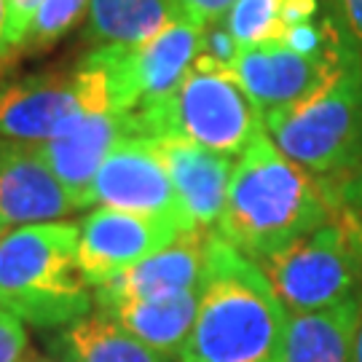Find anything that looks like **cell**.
Here are the masks:
<instances>
[{
  "label": "cell",
  "instance_id": "6da1fadb",
  "mask_svg": "<svg viewBox=\"0 0 362 362\" xmlns=\"http://www.w3.org/2000/svg\"><path fill=\"white\" fill-rule=\"evenodd\" d=\"M336 212V191L290 161L263 132L236 158L215 231L258 260L320 228Z\"/></svg>",
  "mask_w": 362,
  "mask_h": 362
},
{
  "label": "cell",
  "instance_id": "7a4b0ae2",
  "mask_svg": "<svg viewBox=\"0 0 362 362\" xmlns=\"http://www.w3.org/2000/svg\"><path fill=\"white\" fill-rule=\"evenodd\" d=\"M290 314L258 263L209 231L207 274L182 362H279Z\"/></svg>",
  "mask_w": 362,
  "mask_h": 362
},
{
  "label": "cell",
  "instance_id": "3957f363",
  "mask_svg": "<svg viewBox=\"0 0 362 362\" xmlns=\"http://www.w3.org/2000/svg\"><path fill=\"white\" fill-rule=\"evenodd\" d=\"M78 269V226L38 223L0 236V309L35 327H65L91 311Z\"/></svg>",
  "mask_w": 362,
  "mask_h": 362
},
{
  "label": "cell",
  "instance_id": "277c9868",
  "mask_svg": "<svg viewBox=\"0 0 362 362\" xmlns=\"http://www.w3.org/2000/svg\"><path fill=\"white\" fill-rule=\"evenodd\" d=\"M279 153L317 177H349L362 167V52L322 86L263 118Z\"/></svg>",
  "mask_w": 362,
  "mask_h": 362
},
{
  "label": "cell",
  "instance_id": "5b68a950",
  "mask_svg": "<svg viewBox=\"0 0 362 362\" xmlns=\"http://www.w3.org/2000/svg\"><path fill=\"white\" fill-rule=\"evenodd\" d=\"M137 137H180L226 156H242L263 134V116L233 78L231 67L196 57L188 76L169 97L140 105Z\"/></svg>",
  "mask_w": 362,
  "mask_h": 362
},
{
  "label": "cell",
  "instance_id": "8992f818",
  "mask_svg": "<svg viewBox=\"0 0 362 362\" xmlns=\"http://www.w3.org/2000/svg\"><path fill=\"white\" fill-rule=\"evenodd\" d=\"M287 314H311L362 293V239L341 212L255 260Z\"/></svg>",
  "mask_w": 362,
  "mask_h": 362
},
{
  "label": "cell",
  "instance_id": "52a82bcc",
  "mask_svg": "<svg viewBox=\"0 0 362 362\" xmlns=\"http://www.w3.org/2000/svg\"><path fill=\"white\" fill-rule=\"evenodd\" d=\"M81 91H83V110L78 113L65 129L52 140L40 143V156L49 161L54 175L65 185L78 209L91 207V185L103 167L105 156L121 140L137 137L134 113L116 110L103 81L89 70H76Z\"/></svg>",
  "mask_w": 362,
  "mask_h": 362
},
{
  "label": "cell",
  "instance_id": "ba28073f",
  "mask_svg": "<svg viewBox=\"0 0 362 362\" xmlns=\"http://www.w3.org/2000/svg\"><path fill=\"white\" fill-rule=\"evenodd\" d=\"M91 204L169 220L185 233L199 231L172 185L158 148L148 137H127L105 156L91 185Z\"/></svg>",
  "mask_w": 362,
  "mask_h": 362
},
{
  "label": "cell",
  "instance_id": "9c48e42d",
  "mask_svg": "<svg viewBox=\"0 0 362 362\" xmlns=\"http://www.w3.org/2000/svg\"><path fill=\"white\" fill-rule=\"evenodd\" d=\"M180 233L185 231L169 220L97 207L78 226V269L94 290L172 245Z\"/></svg>",
  "mask_w": 362,
  "mask_h": 362
},
{
  "label": "cell",
  "instance_id": "30bf717a",
  "mask_svg": "<svg viewBox=\"0 0 362 362\" xmlns=\"http://www.w3.org/2000/svg\"><path fill=\"white\" fill-rule=\"evenodd\" d=\"M357 52H351L349 57H354ZM349 57L344 59L306 57V54L293 52L285 40L269 38L242 46L236 52L231 73L250 97V103L266 118L274 110H282L287 105L303 100L317 86H322Z\"/></svg>",
  "mask_w": 362,
  "mask_h": 362
},
{
  "label": "cell",
  "instance_id": "8fae6325",
  "mask_svg": "<svg viewBox=\"0 0 362 362\" xmlns=\"http://www.w3.org/2000/svg\"><path fill=\"white\" fill-rule=\"evenodd\" d=\"M83 110L76 73H38L0 83V137L40 145Z\"/></svg>",
  "mask_w": 362,
  "mask_h": 362
},
{
  "label": "cell",
  "instance_id": "7c38bea8",
  "mask_svg": "<svg viewBox=\"0 0 362 362\" xmlns=\"http://www.w3.org/2000/svg\"><path fill=\"white\" fill-rule=\"evenodd\" d=\"M76 209L38 145L0 137V220L8 228L59 223Z\"/></svg>",
  "mask_w": 362,
  "mask_h": 362
},
{
  "label": "cell",
  "instance_id": "4fadbf2b",
  "mask_svg": "<svg viewBox=\"0 0 362 362\" xmlns=\"http://www.w3.org/2000/svg\"><path fill=\"white\" fill-rule=\"evenodd\" d=\"M207 242L209 231L180 233L172 245L140 260L127 272L110 276L94 287L97 309L127 303V300H151V298L175 296L199 287L207 274Z\"/></svg>",
  "mask_w": 362,
  "mask_h": 362
},
{
  "label": "cell",
  "instance_id": "5bb4252c",
  "mask_svg": "<svg viewBox=\"0 0 362 362\" xmlns=\"http://www.w3.org/2000/svg\"><path fill=\"white\" fill-rule=\"evenodd\" d=\"M153 143L167 164L172 185L191 223L202 231H215L228 199L236 164L233 156L215 153L202 145L185 143L180 137H158Z\"/></svg>",
  "mask_w": 362,
  "mask_h": 362
},
{
  "label": "cell",
  "instance_id": "9a60e30c",
  "mask_svg": "<svg viewBox=\"0 0 362 362\" xmlns=\"http://www.w3.org/2000/svg\"><path fill=\"white\" fill-rule=\"evenodd\" d=\"M362 293L311 314H290L279 362H351Z\"/></svg>",
  "mask_w": 362,
  "mask_h": 362
},
{
  "label": "cell",
  "instance_id": "2e32d148",
  "mask_svg": "<svg viewBox=\"0 0 362 362\" xmlns=\"http://www.w3.org/2000/svg\"><path fill=\"white\" fill-rule=\"evenodd\" d=\"M202 287L204 282L185 293L151 298V300H127V303H113L97 311L116 320L127 333L140 338L151 349L180 357L199 314Z\"/></svg>",
  "mask_w": 362,
  "mask_h": 362
},
{
  "label": "cell",
  "instance_id": "e0dca14e",
  "mask_svg": "<svg viewBox=\"0 0 362 362\" xmlns=\"http://www.w3.org/2000/svg\"><path fill=\"white\" fill-rule=\"evenodd\" d=\"M57 349L67 362H177L127 333L103 311L59 327Z\"/></svg>",
  "mask_w": 362,
  "mask_h": 362
},
{
  "label": "cell",
  "instance_id": "ac0fdd59",
  "mask_svg": "<svg viewBox=\"0 0 362 362\" xmlns=\"http://www.w3.org/2000/svg\"><path fill=\"white\" fill-rule=\"evenodd\" d=\"M177 16L175 0H89L86 38L97 46H140Z\"/></svg>",
  "mask_w": 362,
  "mask_h": 362
},
{
  "label": "cell",
  "instance_id": "d6986e66",
  "mask_svg": "<svg viewBox=\"0 0 362 362\" xmlns=\"http://www.w3.org/2000/svg\"><path fill=\"white\" fill-rule=\"evenodd\" d=\"M83 13H89V0H40L38 11L27 27L22 54H40L52 49L81 22Z\"/></svg>",
  "mask_w": 362,
  "mask_h": 362
},
{
  "label": "cell",
  "instance_id": "ffe728a7",
  "mask_svg": "<svg viewBox=\"0 0 362 362\" xmlns=\"http://www.w3.org/2000/svg\"><path fill=\"white\" fill-rule=\"evenodd\" d=\"M285 3L287 0H233V6L223 19L239 49L260 40L279 38Z\"/></svg>",
  "mask_w": 362,
  "mask_h": 362
},
{
  "label": "cell",
  "instance_id": "44dd1931",
  "mask_svg": "<svg viewBox=\"0 0 362 362\" xmlns=\"http://www.w3.org/2000/svg\"><path fill=\"white\" fill-rule=\"evenodd\" d=\"M236 52H239V43L233 40L226 19H218V22H209V25L202 27V49H199L202 59L231 67L233 59H236Z\"/></svg>",
  "mask_w": 362,
  "mask_h": 362
},
{
  "label": "cell",
  "instance_id": "7402d4cb",
  "mask_svg": "<svg viewBox=\"0 0 362 362\" xmlns=\"http://www.w3.org/2000/svg\"><path fill=\"white\" fill-rule=\"evenodd\" d=\"M40 0H6L8 8V27H6V54L8 59L22 54V43H25L27 27L33 22V16L38 11Z\"/></svg>",
  "mask_w": 362,
  "mask_h": 362
},
{
  "label": "cell",
  "instance_id": "603a6c76",
  "mask_svg": "<svg viewBox=\"0 0 362 362\" xmlns=\"http://www.w3.org/2000/svg\"><path fill=\"white\" fill-rule=\"evenodd\" d=\"M333 191H336V209L349 220L351 228L362 239V167Z\"/></svg>",
  "mask_w": 362,
  "mask_h": 362
},
{
  "label": "cell",
  "instance_id": "cb8c5ba5",
  "mask_svg": "<svg viewBox=\"0 0 362 362\" xmlns=\"http://www.w3.org/2000/svg\"><path fill=\"white\" fill-rule=\"evenodd\" d=\"M27 349V333L22 320L0 309V362H22Z\"/></svg>",
  "mask_w": 362,
  "mask_h": 362
},
{
  "label": "cell",
  "instance_id": "d4e9b609",
  "mask_svg": "<svg viewBox=\"0 0 362 362\" xmlns=\"http://www.w3.org/2000/svg\"><path fill=\"white\" fill-rule=\"evenodd\" d=\"M175 3H177L182 16L196 22L199 27L223 19L233 6V0H175Z\"/></svg>",
  "mask_w": 362,
  "mask_h": 362
},
{
  "label": "cell",
  "instance_id": "484cf974",
  "mask_svg": "<svg viewBox=\"0 0 362 362\" xmlns=\"http://www.w3.org/2000/svg\"><path fill=\"white\" fill-rule=\"evenodd\" d=\"M320 13V0H287L282 11V30L311 22Z\"/></svg>",
  "mask_w": 362,
  "mask_h": 362
},
{
  "label": "cell",
  "instance_id": "4316f807",
  "mask_svg": "<svg viewBox=\"0 0 362 362\" xmlns=\"http://www.w3.org/2000/svg\"><path fill=\"white\" fill-rule=\"evenodd\" d=\"M336 3L341 16H344V22L349 27V33L362 46V0H336Z\"/></svg>",
  "mask_w": 362,
  "mask_h": 362
},
{
  "label": "cell",
  "instance_id": "83f0119b",
  "mask_svg": "<svg viewBox=\"0 0 362 362\" xmlns=\"http://www.w3.org/2000/svg\"><path fill=\"white\" fill-rule=\"evenodd\" d=\"M6 27H8V8H6V0H0V65L8 62V54H6Z\"/></svg>",
  "mask_w": 362,
  "mask_h": 362
},
{
  "label": "cell",
  "instance_id": "f1b7e54d",
  "mask_svg": "<svg viewBox=\"0 0 362 362\" xmlns=\"http://www.w3.org/2000/svg\"><path fill=\"white\" fill-rule=\"evenodd\" d=\"M351 362H362V320H360V327H357V338H354V354H351Z\"/></svg>",
  "mask_w": 362,
  "mask_h": 362
},
{
  "label": "cell",
  "instance_id": "f546056e",
  "mask_svg": "<svg viewBox=\"0 0 362 362\" xmlns=\"http://www.w3.org/2000/svg\"><path fill=\"white\" fill-rule=\"evenodd\" d=\"M6 233H8V226H6L3 220H0V236H6Z\"/></svg>",
  "mask_w": 362,
  "mask_h": 362
},
{
  "label": "cell",
  "instance_id": "4dcf8cb0",
  "mask_svg": "<svg viewBox=\"0 0 362 362\" xmlns=\"http://www.w3.org/2000/svg\"><path fill=\"white\" fill-rule=\"evenodd\" d=\"M38 362H40V360H38Z\"/></svg>",
  "mask_w": 362,
  "mask_h": 362
}]
</instances>
